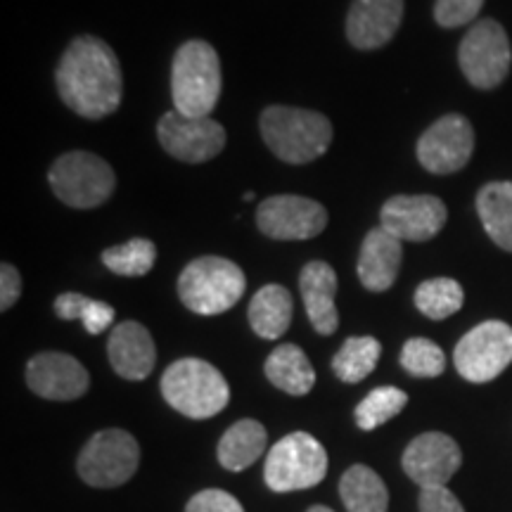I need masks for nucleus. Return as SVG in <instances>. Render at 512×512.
I'll return each instance as SVG.
<instances>
[{"label":"nucleus","instance_id":"f257e3e1","mask_svg":"<svg viewBox=\"0 0 512 512\" xmlns=\"http://www.w3.org/2000/svg\"><path fill=\"white\" fill-rule=\"evenodd\" d=\"M55 81L64 105L86 119L110 117L124 95L117 55L95 36H79L69 43L57 64Z\"/></svg>","mask_w":512,"mask_h":512},{"label":"nucleus","instance_id":"f03ea898","mask_svg":"<svg viewBox=\"0 0 512 512\" xmlns=\"http://www.w3.org/2000/svg\"><path fill=\"white\" fill-rule=\"evenodd\" d=\"M259 126L268 150L285 164H309L323 157L335 136L325 114L285 105L264 110Z\"/></svg>","mask_w":512,"mask_h":512},{"label":"nucleus","instance_id":"7ed1b4c3","mask_svg":"<svg viewBox=\"0 0 512 512\" xmlns=\"http://www.w3.org/2000/svg\"><path fill=\"white\" fill-rule=\"evenodd\" d=\"M221 60L207 41H188L176 50L171 98L185 117H209L221 98Z\"/></svg>","mask_w":512,"mask_h":512},{"label":"nucleus","instance_id":"20e7f679","mask_svg":"<svg viewBox=\"0 0 512 512\" xmlns=\"http://www.w3.org/2000/svg\"><path fill=\"white\" fill-rule=\"evenodd\" d=\"M162 396L174 411L192 420L219 415L230 401V387L219 370L202 358H181L162 375Z\"/></svg>","mask_w":512,"mask_h":512},{"label":"nucleus","instance_id":"39448f33","mask_svg":"<svg viewBox=\"0 0 512 512\" xmlns=\"http://www.w3.org/2000/svg\"><path fill=\"white\" fill-rule=\"evenodd\" d=\"M247 278L238 264L223 256H200L178 278L181 302L200 316H219L233 309L245 294Z\"/></svg>","mask_w":512,"mask_h":512},{"label":"nucleus","instance_id":"423d86ee","mask_svg":"<svg viewBox=\"0 0 512 512\" xmlns=\"http://www.w3.org/2000/svg\"><path fill=\"white\" fill-rule=\"evenodd\" d=\"M328 475V453L309 432H292L266 456L264 482L275 494L311 489Z\"/></svg>","mask_w":512,"mask_h":512},{"label":"nucleus","instance_id":"0eeeda50","mask_svg":"<svg viewBox=\"0 0 512 512\" xmlns=\"http://www.w3.org/2000/svg\"><path fill=\"white\" fill-rule=\"evenodd\" d=\"M53 192L67 207L95 209L110 200L117 185L112 166L91 152H67L50 169Z\"/></svg>","mask_w":512,"mask_h":512},{"label":"nucleus","instance_id":"6e6552de","mask_svg":"<svg viewBox=\"0 0 512 512\" xmlns=\"http://www.w3.org/2000/svg\"><path fill=\"white\" fill-rule=\"evenodd\" d=\"M140 446L126 430L95 432L79 453V477L93 489H114L138 472Z\"/></svg>","mask_w":512,"mask_h":512},{"label":"nucleus","instance_id":"1a4fd4ad","mask_svg":"<svg viewBox=\"0 0 512 512\" xmlns=\"http://www.w3.org/2000/svg\"><path fill=\"white\" fill-rule=\"evenodd\" d=\"M458 62L465 79L475 88L491 91L510 74V38L496 19H479L460 41Z\"/></svg>","mask_w":512,"mask_h":512},{"label":"nucleus","instance_id":"9d476101","mask_svg":"<svg viewBox=\"0 0 512 512\" xmlns=\"http://www.w3.org/2000/svg\"><path fill=\"white\" fill-rule=\"evenodd\" d=\"M453 363L467 382L496 380L512 363V328L503 320H486L460 339Z\"/></svg>","mask_w":512,"mask_h":512},{"label":"nucleus","instance_id":"9b49d317","mask_svg":"<svg viewBox=\"0 0 512 512\" xmlns=\"http://www.w3.org/2000/svg\"><path fill=\"white\" fill-rule=\"evenodd\" d=\"M159 143L171 157L188 164H202L219 157L226 147V131L211 117H185L166 112L157 124Z\"/></svg>","mask_w":512,"mask_h":512},{"label":"nucleus","instance_id":"f8f14e48","mask_svg":"<svg viewBox=\"0 0 512 512\" xmlns=\"http://www.w3.org/2000/svg\"><path fill=\"white\" fill-rule=\"evenodd\" d=\"M256 226L273 240H311L328 226V211L309 197L275 195L259 204Z\"/></svg>","mask_w":512,"mask_h":512},{"label":"nucleus","instance_id":"ddd939ff","mask_svg":"<svg viewBox=\"0 0 512 512\" xmlns=\"http://www.w3.org/2000/svg\"><path fill=\"white\" fill-rule=\"evenodd\" d=\"M475 131L460 114H446L427 128L418 140V159L430 174H456L470 162Z\"/></svg>","mask_w":512,"mask_h":512},{"label":"nucleus","instance_id":"4468645a","mask_svg":"<svg viewBox=\"0 0 512 512\" xmlns=\"http://www.w3.org/2000/svg\"><path fill=\"white\" fill-rule=\"evenodd\" d=\"M403 472L420 489H439L451 482L463 465V453L456 439L444 432H425L406 446L401 458Z\"/></svg>","mask_w":512,"mask_h":512},{"label":"nucleus","instance_id":"2eb2a0df","mask_svg":"<svg viewBox=\"0 0 512 512\" xmlns=\"http://www.w3.org/2000/svg\"><path fill=\"white\" fill-rule=\"evenodd\" d=\"M446 204L434 195H396L384 202L380 226L401 242L432 240L446 226Z\"/></svg>","mask_w":512,"mask_h":512},{"label":"nucleus","instance_id":"dca6fc26","mask_svg":"<svg viewBox=\"0 0 512 512\" xmlns=\"http://www.w3.org/2000/svg\"><path fill=\"white\" fill-rule=\"evenodd\" d=\"M27 384L41 399L76 401L91 387V375L74 356L46 351L27 363Z\"/></svg>","mask_w":512,"mask_h":512},{"label":"nucleus","instance_id":"f3484780","mask_svg":"<svg viewBox=\"0 0 512 512\" xmlns=\"http://www.w3.org/2000/svg\"><path fill=\"white\" fill-rule=\"evenodd\" d=\"M403 0H354L347 15V38L358 50H377L396 36Z\"/></svg>","mask_w":512,"mask_h":512},{"label":"nucleus","instance_id":"a211bd4d","mask_svg":"<svg viewBox=\"0 0 512 512\" xmlns=\"http://www.w3.org/2000/svg\"><path fill=\"white\" fill-rule=\"evenodd\" d=\"M107 356L114 373L124 380H145L155 370L157 347L150 330L136 320H124L112 330L107 342Z\"/></svg>","mask_w":512,"mask_h":512},{"label":"nucleus","instance_id":"6ab92c4d","mask_svg":"<svg viewBox=\"0 0 512 512\" xmlns=\"http://www.w3.org/2000/svg\"><path fill=\"white\" fill-rule=\"evenodd\" d=\"M299 290L306 306L313 330L328 337L339 328V316L335 306L337 273L325 261H311L299 273Z\"/></svg>","mask_w":512,"mask_h":512},{"label":"nucleus","instance_id":"aec40b11","mask_svg":"<svg viewBox=\"0 0 512 512\" xmlns=\"http://www.w3.org/2000/svg\"><path fill=\"white\" fill-rule=\"evenodd\" d=\"M403 259L401 240L382 226L370 230L358 254V278L370 292H387L396 283Z\"/></svg>","mask_w":512,"mask_h":512},{"label":"nucleus","instance_id":"412c9836","mask_svg":"<svg viewBox=\"0 0 512 512\" xmlns=\"http://www.w3.org/2000/svg\"><path fill=\"white\" fill-rule=\"evenodd\" d=\"M264 373L273 387L290 396H306L316 384V370L297 344H280L266 358Z\"/></svg>","mask_w":512,"mask_h":512},{"label":"nucleus","instance_id":"4be33fe9","mask_svg":"<svg viewBox=\"0 0 512 512\" xmlns=\"http://www.w3.org/2000/svg\"><path fill=\"white\" fill-rule=\"evenodd\" d=\"M266 444L268 432L261 422L249 418L238 420L221 437L216 456H219L221 467H226L228 472H242L261 458V453L266 451Z\"/></svg>","mask_w":512,"mask_h":512},{"label":"nucleus","instance_id":"5701e85b","mask_svg":"<svg viewBox=\"0 0 512 512\" xmlns=\"http://www.w3.org/2000/svg\"><path fill=\"white\" fill-rule=\"evenodd\" d=\"M247 316L261 339L283 337L292 323V294L283 285H264L249 302Z\"/></svg>","mask_w":512,"mask_h":512},{"label":"nucleus","instance_id":"b1692460","mask_svg":"<svg viewBox=\"0 0 512 512\" xmlns=\"http://www.w3.org/2000/svg\"><path fill=\"white\" fill-rule=\"evenodd\" d=\"M477 214L489 238L512 252V181L486 183L477 195Z\"/></svg>","mask_w":512,"mask_h":512},{"label":"nucleus","instance_id":"393cba45","mask_svg":"<svg viewBox=\"0 0 512 512\" xmlns=\"http://www.w3.org/2000/svg\"><path fill=\"white\" fill-rule=\"evenodd\" d=\"M339 498L349 512H387V484L368 465H351L339 479Z\"/></svg>","mask_w":512,"mask_h":512},{"label":"nucleus","instance_id":"a878e982","mask_svg":"<svg viewBox=\"0 0 512 512\" xmlns=\"http://www.w3.org/2000/svg\"><path fill=\"white\" fill-rule=\"evenodd\" d=\"M382 344L375 337H349L332 356V373L347 384H358L373 373L380 361Z\"/></svg>","mask_w":512,"mask_h":512},{"label":"nucleus","instance_id":"bb28decb","mask_svg":"<svg viewBox=\"0 0 512 512\" xmlns=\"http://www.w3.org/2000/svg\"><path fill=\"white\" fill-rule=\"evenodd\" d=\"M465 302V292L453 278H432L418 285L415 290V306L422 316L432 320H444L460 311Z\"/></svg>","mask_w":512,"mask_h":512},{"label":"nucleus","instance_id":"cd10ccee","mask_svg":"<svg viewBox=\"0 0 512 512\" xmlns=\"http://www.w3.org/2000/svg\"><path fill=\"white\" fill-rule=\"evenodd\" d=\"M408 403V394L401 392L399 387H377L370 392L366 399L356 406L354 418L358 430L370 432L377 427L396 418Z\"/></svg>","mask_w":512,"mask_h":512},{"label":"nucleus","instance_id":"c85d7f7f","mask_svg":"<svg viewBox=\"0 0 512 512\" xmlns=\"http://www.w3.org/2000/svg\"><path fill=\"white\" fill-rule=\"evenodd\" d=\"M157 261L155 242L147 238H136L126 245L110 247L102 252V264L110 268L112 273L126 275V278H140L150 273Z\"/></svg>","mask_w":512,"mask_h":512},{"label":"nucleus","instance_id":"c756f323","mask_svg":"<svg viewBox=\"0 0 512 512\" xmlns=\"http://www.w3.org/2000/svg\"><path fill=\"white\" fill-rule=\"evenodd\" d=\"M401 366L413 377H439L446 370V356L432 339L413 337L403 344Z\"/></svg>","mask_w":512,"mask_h":512},{"label":"nucleus","instance_id":"7c9ffc66","mask_svg":"<svg viewBox=\"0 0 512 512\" xmlns=\"http://www.w3.org/2000/svg\"><path fill=\"white\" fill-rule=\"evenodd\" d=\"M484 8V0H437L434 3V19L439 27L456 29L475 22Z\"/></svg>","mask_w":512,"mask_h":512},{"label":"nucleus","instance_id":"2f4dec72","mask_svg":"<svg viewBox=\"0 0 512 512\" xmlns=\"http://www.w3.org/2000/svg\"><path fill=\"white\" fill-rule=\"evenodd\" d=\"M185 512H245L238 498L221 489H204L185 505Z\"/></svg>","mask_w":512,"mask_h":512},{"label":"nucleus","instance_id":"473e14b6","mask_svg":"<svg viewBox=\"0 0 512 512\" xmlns=\"http://www.w3.org/2000/svg\"><path fill=\"white\" fill-rule=\"evenodd\" d=\"M420 512H465L463 505L446 486L439 489H422L420 491Z\"/></svg>","mask_w":512,"mask_h":512},{"label":"nucleus","instance_id":"72a5a7b5","mask_svg":"<svg viewBox=\"0 0 512 512\" xmlns=\"http://www.w3.org/2000/svg\"><path fill=\"white\" fill-rule=\"evenodd\" d=\"M112 320H114V309L110 304L98 302V299H91L81 316V323L88 335H100V332H105L112 325Z\"/></svg>","mask_w":512,"mask_h":512},{"label":"nucleus","instance_id":"f704fd0d","mask_svg":"<svg viewBox=\"0 0 512 512\" xmlns=\"http://www.w3.org/2000/svg\"><path fill=\"white\" fill-rule=\"evenodd\" d=\"M19 294H22V278L15 266L3 264L0 266V309L10 311L17 304Z\"/></svg>","mask_w":512,"mask_h":512},{"label":"nucleus","instance_id":"c9c22d12","mask_svg":"<svg viewBox=\"0 0 512 512\" xmlns=\"http://www.w3.org/2000/svg\"><path fill=\"white\" fill-rule=\"evenodd\" d=\"M88 302H91V297H86V294L64 292L55 299V316L62 320H81Z\"/></svg>","mask_w":512,"mask_h":512},{"label":"nucleus","instance_id":"e433bc0d","mask_svg":"<svg viewBox=\"0 0 512 512\" xmlns=\"http://www.w3.org/2000/svg\"><path fill=\"white\" fill-rule=\"evenodd\" d=\"M306 512H335V510H330L328 505H311V508Z\"/></svg>","mask_w":512,"mask_h":512}]
</instances>
